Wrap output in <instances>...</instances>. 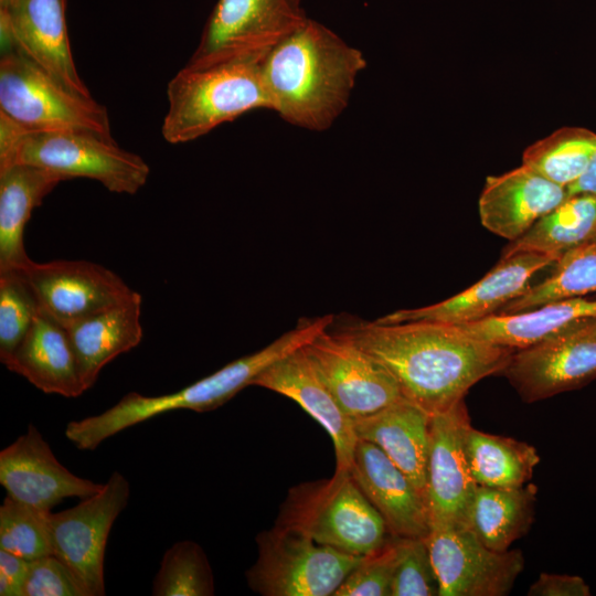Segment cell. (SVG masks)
I'll return each instance as SVG.
<instances>
[{"mask_svg":"<svg viewBox=\"0 0 596 596\" xmlns=\"http://www.w3.org/2000/svg\"><path fill=\"white\" fill-rule=\"evenodd\" d=\"M590 588L577 575L541 573L530 586L529 596H589Z\"/></svg>","mask_w":596,"mask_h":596,"instance_id":"37","label":"cell"},{"mask_svg":"<svg viewBox=\"0 0 596 596\" xmlns=\"http://www.w3.org/2000/svg\"><path fill=\"white\" fill-rule=\"evenodd\" d=\"M501 374L526 403L590 383L596 379V317L514 350Z\"/></svg>","mask_w":596,"mask_h":596,"instance_id":"10","label":"cell"},{"mask_svg":"<svg viewBox=\"0 0 596 596\" xmlns=\"http://www.w3.org/2000/svg\"><path fill=\"white\" fill-rule=\"evenodd\" d=\"M256 542L258 557L246 578L264 596L333 595L362 558L278 523L259 533Z\"/></svg>","mask_w":596,"mask_h":596,"instance_id":"7","label":"cell"},{"mask_svg":"<svg viewBox=\"0 0 596 596\" xmlns=\"http://www.w3.org/2000/svg\"><path fill=\"white\" fill-rule=\"evenodd\" d=\"M425 540L439 596H504L524 567L520 550L493 551L467 528H432Z\"/></svg>","mask_w":596,"mask_h":596,"instance_id":"11","label":"cell"},{"mask_svg":"<svg viewBox=\"0 0 596 596\" xmlns=\"http://www.w3.org/2000/svg\"><path fill=\"white\" fill-rule=\"evenodd\" d=\"M366 65L359 49L307 18L264 57L262 74L274 113L295 127L322 132L349 106Z\"/></svg>","mask_w":596,"mask_h":596,"instance_id":"2","label":"cell"},{"mask_svg":"<svg viewBox=\"0 0 596 596\" xmlns=\"http://www.w3.org/2000/svg\"><path fill=\"white\" fill-rule=\"evenodd\" d=\"M40 306L22 269L0 272V361L3 364L30 330Z\"/></svg>","mask_w":596,"mask_h":596,"instance_id":"33","label":"cell"},{"mask_svg":"<svg viewBox=\"0 0 596 596\" xmlns=\"http://www.w3.org/2000/svg\"><path fill=\"white\" fill-rule=\"evenodd\" d=\"M596 317V299L575 297L515 313H496L457 326L466 334L513 350L530 347L570 324Z\"/></svg>","mask_w":596,"mask_h":596,"instance_id":"25","label":"cell"},{"mask_svg":"<svg viewBox=\"0 0 596 596\" xmlns=\"http://www.w3.org/2000/svg\"><path fill=\"white\" fill-rule=\"evenodd\" d=\"M0 483L7 496L43 511L66 498L91 497L104 486L64 467L33 424L0 451Z\"/></svg>","mask_w":596,"mask_h":596,"instance_id":"16","label":"cell"},{"mask_svg":"<svg viewBox=\"0 0 596 596\" xmlns=\"http://www.w3.org/2000/svg\"><path fill=\"white\" fill-rule=\"evenodd\" d=\"M334 334L381 362L404 397L430 416L464 400L480 380L502 373L513 349L478 340L454 324L427 320H348Z\"/></svg>","mask_w":596,"mask_h":596,"instance_id":"1","label":"cell"},{"mask_svg":"<svg viewBox=\"0 0 596 596\" xmlns=\"http://www.w3.org/2000/svg\"><path fill=\"white\" fill-rule=\"evenodd\" d=\"M14 45L70 92L92 98L71 52L65 0H9L0 8Z\"/></svg>","mask_w":596,"mask_h":596,"instance_id":"18","label":"cell"},{"mask_svg":"<svg viewBox=\"0 0 596 596\" xmlns=\"http://www.w3.org/2000/svg\"><path fill=\"white\" fill-rule=\"evenodd\" d=\"M23 596H88L70 567L56 555L30 561Z\"/></svg>","mask_w":596,"mask_h":596,"instance_id":"36","label":"cell"},{"mask_svg":"<svg viewBox=\"0 0 596 596\" xmlns=\"http://www.w3.org/2000/svg\"><path fill=\"white\" fill-rule=\"evenodd\" d=\"M593 242L596 243V238Z\"/></svg>","mask_w":596,"mask_h":596,"instance_id":"42","label":"cell"},{"mask_svg":"<svg viewBox=\"0 0 596 596\" xmlns=\"http://www.w3.org/2000/svg\"><path fill=\"white\" fill-rule=\"evenodd\" d=\"M129 496L128 480L114 471L97 493L73 508L49 513L53 554L70 567L88 596L105 595L106 544Z\"/></svg>","mask_w":596,"mask_h":596,"instance_id":"9","label":"cell"},{"mask_svg":"<svg viewBox=\"0 0 596 596\" xmlns=\"http://www.w3.org/2000/svg\"><path fill=\"white\" fill-rule=\"evenodd\" d=\"M567 196L566 188L521 164L487 177L478 201L480 222L491 233L512 242Z\"/></svg>","mask_w":596,"mask_h":596,"instance_id":"20","label":"cell"},{"mask_svg":"<svg viewBox=\"0 0 596 596\" xmlns=\"http://www.w3.org/2000/svg\"><path fill=\"white\" fill-rule=\"evenodd\" d=\"M349 472L383 518L390 535L425 539L429 534L424 494L377 446L358 439Z\"/></svg>","mask_w":596,"mask_h":596,"instance_id":"17","label":"cell"},{"mask_svg":"<svg viewBox=\"0 0 596 596\" xmlns=\"http://www.w3.org/2000/svg\"><path fill=\"white\" fill-rule=\"evenodd\" d=\"M402 547L403 538L390 535L380 549L362 556L333 596H391Z\"/></svg>","mask_w":596,"mask_h":596,"instance_id":"34","label":"cell"},{"mask_svg":"<svg viewBox=\"0 0 596 596\" xmlns=\"http://www.w3.org/2000/svg\"><path fill=\"white\" fill-rule=\"evenodd\" d=\"M557 256L521 252L501 257L481 279L434 305L400 309L379 318L381 322L427 320L447 324L476 322L498 313L507 304L522 295L532 277L557 259Z\"/></svg>","mask_w":596,"mask_h":596,"instance_id":"15","label":"cell"},{"mask_svg":"<svg viewBox=\"0 0 596 596\" xmlns=\"http://www.w3.org/2000/svg\"><path fill=\"white\" fill-rule=\"evenodd\" d=\"M141 295L65 326L85 391L103 368L142 339Z\"/></svg>","mask_w":596,"mask_h":596,"instance_id":"22","label":"cell"},{"mask_svg":"<svg viewBox=\"0 0 596 596\" xmlns=\"http://www.w3.org/2000/svg\"><path fill=\"white\" fill-rule=\"evenodd\" d=\"M596 238V193L568 195L541 217L521 237L502 251L501 257L531 252L560 257L563 253Z\"/></svg>","mask_w":596,"mask_h":596,"instance_id":"27","label":"cell"},{"mask_svg":"<svg viewBox=\"0 0 596 596\" xmlns=\"http://www.w3.org/2000/svg\"><path fill=\"white\" fill-rule=\"evenodd\" d=\"M50 512L7 496L0 505V549L28 561L53 554Z\"/></svg>","mask_w":596,"mask_h":596,"instance_id":"32","label":"cell"},{"mask_svg":"<svg viewBox=\"0 0 596 596\" xmlns=\"http://www.w3.org/2000/svg\"><path fill=\"white\" fill-rule=\"evenodd\" d=\"M566 190L568 195L579 193H596V152L592 158L586 172Z\"/></svg>","mask_w":596,"mask_h":596,"instance_id":"39","label":"cell"},{"mask_svg":"<svg viewBox=\"0 0 596 596\" xmlns=\"http://www.w3.org/2000/svg\"><path fill=\"white\" fill-rule=\"evenodd\" d=\"M30 561L0 549V595L23 596Z\"/></svg>","mask_w":596,"mask_h":596,"instance_id":"38","label":"cell"},{"mask_svg":"<svg viewBox=\"0 0 596 596\" xmlns=\"http://www.w3.org/2000/svg\"><path fill=\"white\" fill-rule=\"evenodd\" d=\"M62 181V175L30 164L0 168V272L24 269L32 262L24 247L25 225Z\"/></svg>","mask_w":596,"mask_h":596,"instance_id":"24","label":"cell"},{"mask_svg":"<svg viewBox=\"0 0 596 596\" xmlns=\"http://www.w3.org/2000/svg\"><path fill=\"white\" fill-rule=\"evenodd\" d=\"M595 152L596 132L582 127H562L529 146L522 164L567 189L586 172Z\"/></svg>","mask_w":596,"mask_h":596,"instance_id":"29","label":"cell"},{"mask_svg":"<svg viewBox=\"0 0 596 596\" xmlns=\"http://www.w3.org/2000/svg\"><path fill=\"white\" fill-rule=\"evenodd\" d=\"M307 18L291 0H217L187 65L263 61Z\"/></svg>","mask_w":596,"mask_h":596,"instance_id":"8","label":"cell"},{"mask_svg":"<svg viewBox=\"0 0 596 596\" xmlns=\"http://www.w3.org/2000/svg\"><path fill=\"white\" fill-rule=\"evenodd\" d=\"M291 398L329 434L336 454V470H349L358 437L353 419L340 407L305 353L304 347L268 366L254 381Z\"/></svg>","mask_w":596,"mask_h":596,"instance_id":"19","label":"cell"},{"mask_svg":"<svg viewBox=\"0 0 596 596\" xmlns=\"http://www.w3.org/2000/svg\"><path fill=\"white\" fill-rule=\"evenodd\" d=\"M276 523L354 556L374 552L390 538L383 518L349 470H336L330 479L292 487Z\"/></svg>","mask_w":596,"mask_h":596,"instance_id":"5","label":"cell"},{"mask_svg":"<svg viewBox=\"0 0 596 596\" xmlns=\"http://www.w3.org/2000/svg\"><path fill=\"white\" fill-rule=\"evenodd\" d=\"M553 265V272L545 279L530 286L498 313L521 312L551 301L596 292V243L588 242L563 253Z\"/></svg>","mask_w":596,"mask_h":596,"instance_id":"30","label":"cell"},{"mask_svg":"<svg viewBox=\"0 0 596 596\" xmlns=\"http://www.w3.org/2000/svg\"><path fill=\"white\" fill-rule=\"evenodd\" d=\"M3 365L47 394L77 397L85 392L65 326L41 308Z\"/></svg>","mask_w":596,"mask_h":596,"instance_id":"21","label":"cell"},{"mask_svg":"<svg viewBox=\"0 0 596 596\" xmlns=\"http://www.w3.org/2000/svg\"><path fill=\"white\" fill-rule=\"evenodd\" d=\"M470 425L465 400L430 416L425 486L430 529L466 528L467 511L478 487L465 449Z\"/></svg>","mask_w":596,"mask_h":596,"instance_id":"12","label":"cell"},{"mask_svg":"<svg viewBox=\"0 0 596 596\" xmlns=\"http://www.w3.org/2000/svg\"><path fill=\"white\" fill-rule=\"evenodd\" d=\"M391 596H439V583L425 539L403 538Z\"/></svg>","mask_w":596,"mask_h":596,"instance_id":"35","label":"cell"},{"mask_svg":"<svg viewBox=\"0 0 596 596\" xmlns=\"http://www.w3.org/2000/svg\"><path fill=\"white\" fill-rule=\"evenodd\" d=\"M329 328L304 350L348 416H368L403 397L397 381L381 362Z\"/></svg>","mask_w":596,"mask_h":596,"instance_id":"13","label":"cell"},{"mask_svg":"<svg viewBox=\"0 0 596 596\" xmlns=\"http://www.w3.org/2000/svg\"><path fill=\"white\" fill-rule=\"evenodd\" d=\"M353 422L358 439L377 446L425 497L430 415L403 396Z\"/></svg>","mask_w":596,"mask_h":596,"instance_id":"23","label":"cell"},{"mask_svg":"<svg viewBox=\"0 0 596 596\" xmlns=\"http://www.w3.org/2000/svg\"><path fill=\"white\" fill-rule=\"evenodd\" d=\"M9 0H0V8L7 7Z\"/></svg>","mask_w":596,"mask_h":596,"instance_id":"40","label":"cell"},{"mask_svg":"<svg viewBox=\"0 0 596 596\" xmlns=\"http://www.w3.org/2000/svg\"><path fill=\"white\" fill-rule=\"evenodd\" d=\"M22 270L40 308L64 326L137 292L113 270L87 260H32Z\"/></svg>","mask_w":596,"mask_h":596,"instance_id":"14","label":"cell"},{"mask_svg":"<svg viewBox=\"0 0 596 596\" xmlns=\"http://www.w3.org/2000/svg\"><path fill=\"white\" fill-rule=\"evenodd\" d=\"M538 488L478 486L469 504L466 528L487 547L504 552L524 536L533 522Z\"/></svg>","mask_w":596,"mask_h":596,"instance_id":"26","label":"cell"},{"mask_svg":"<svg viewBox=\"0 0 596 596\" xmlns=\"http://www.w3.org/2000/svg\"><path fill=\"white\" fill-rule=\"evenodd\" d=\"M296 6H299L300 7V3L302 0H291Z\"/></svg>","mask_w":596,"mask_h":596,"instance_id":"41","label":"cell"},{"mask_svg":"<svg viewBox=\"0 0 596 596\" xmlns=\"http://www.w3.org/2000/svg\"><path fill=\"white\" fill-rule=\"evenodd\" d=\"M167 97L161 132L173 145L195 140L246 113L273 111L262 61L185 65L169 82Z\"/></svg>","mask_w":596,"mask_h":596,"instance_id":"4","label":"cell"},{"mask_svg":"<svg viewBox=\"0 0 596 596\" xmlns=\"http://www.w3.org/2000/svg\"><path fill=\"white\" fill-rule=\"evenodd\" d=\"M214 594L212 570L201 546L184 540L164 553L152 584L155 596H209Z\"/></svg>","mask_w":596,"mask_h":596,"instance_id":"31","label":"cell"},{"mask_svg":"<svg viewBox=\"0 0 596 596\" xmlns=\"http://www.w3.org/2000/svg\"><path fill=\"white\" fill-rule=\"evenodd\" d=\"M0 113L26 130L113 138L105 106L70 92L17 47L1 54Z\"/></svg>","mask_w":596,"mask_h":596,"instance_id":"6","label":"cell"},{"mask_svg":"<svg viewBox=\"0 0 596 596\" xmlns=\"http://www.w3.org/2000/svg\"><path fill=\"white\" fill-rule=\"evenodd\" d=\"M30 164L65 180L87 178L118 194H136L150 174L147 162L113 138L81 131L26 130L0 113V168Z\"/></svg>","mask_w":596,"mask_h":596,"instance_id":"3","label":"cell"},{"mask_svg":"<svg viewBox=\"0 0 596 596\" xmlns=\"http://www.w3.org/2000/svg\"><path fill=\"white\" fill-rule=\"evenodd\" d=\"M466 456L471 476L478 486L518 488L526 485L540 462L536 449L511 437L467 429Z\"/></svg>","mask_w":596,"mask_h":596,"instance_id":"28","label":"cell"}]
</instances>
